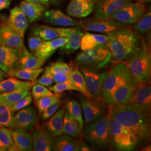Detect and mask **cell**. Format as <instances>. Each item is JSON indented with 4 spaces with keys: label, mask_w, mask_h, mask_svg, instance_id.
<instances>
[{
    "label": "cell",
    "mask_w": 151,
    "mask_h": 151,
    "mask_svg": "<svg viewBox=\"0 0 151 151\" xmlns=\"http://www.w3.org/2000/svg\"><path fill=\"white\" fill-rule=\"evenodd\" d=\"M16 127L24 129L32 130L37 124L38 115L36 109L32 106H28L18 111L14 116Z\"/></svg>",
    "instance_id": "16"
},
{
    "label": "cell",
    "mask_w": 151,
    "mask_h": 151,
    "mask_svg": "<svg viewBox=\"0 0 151 151\" xmlns=\"http://www.w3.org/2000/svg\"><path fill=\"white\" fill-rule=\"evenodd\" d=\"M52 76L54 82L56 83L59 82H63L65 81L70 80V75H67L65 73L61 72H52L49 73Z\"/></svg>",
    "instance_id": "48"
},
{
    "label": "cell",
    "mask_w": 151,
    "mask_h": 151,
    "mask_svg": "<svg viewBox=\"0 0 151 151\" xmlns=\"http://www.w3.org/2000/svg\"><path fill=\"white\" fill-rule=\"evenodd\" d=\"M80 142L75 138L64 134L59 135L52 140V150L54 151H78Z\"/></svg>",
    "instance_id": "26"
},
{
    "label": "cell",
    "mask_w": 151,
    "mask_h": 151,
    "mask_svg": "<svg viewBox=\"0 0 151 151\" xmlns=\"http://www.w3.org/2000/svg\"><path fill=\"white\" fill-rule=\"evenodd\" d=\"M32 88V93L34 100H38L42 97L50 96L54 94L49 89L46 88V87L38 83L35 84L34 83Z\"/></svg>",
    "instance_id": "42"
},
{
    "label": "cell",
    "mask_w": 151,
    "mask_h": 151,
    "mask_svg": "<svg viewBox=\"0 0 151 151\" xmlns=\"http://www.w3.org/2000/svg\"><path fill=\"white\" fill-rule=\"evenodd\" d=\"M109 105V113L119 124L131 131L139 142L147 139L151 134L149 116L133 106L117 104Z\"/></svg>",
    "instance_id": "1"
},
{
    "label": "cell",
    "mask_w": 151,
    "mask_h": 151,
    "mask_svg": "<svg viewBox=\"0 0 151 151\" xmlns=\"http://www.w3.org/2000/svg\"><path fill=\"white\" fill-rule=\"evenodd\" d=\"M79 70L85 79L92 98L96 100L101 99L102 87L108 72H100L95 68L87 67H80Z\"/></svg>",
    "instance_id": "10"
},
{
    "label": "cell",
    "mask_w": 151,
    "mask_h": 151,
    "mask_svg": "<svg viewBox=\"0 0 151 151\" xmlns=\"http://www.w3.org/2000/svg\"><path fill=\"white\" fill-rule=\"evenodd\" d=\"M11 130L8 128L0 127V148L2 151H8L9 148L14 144Z\"/></svg>",
    "instance_id": "40"
},
{
    "label": "cell",
    "mask_w": 151,
    "mask_h": 151,
    "mask_svg": "<svg viewBox=\"0 0 151 151\" xmlns=\"http://www.w3.org/2000/svg\"><path fill=\"white\" fill-rule=\"evenodd\" d=\"M132 75L141 83H149L151 78V50L143 41L139 51L125 62Z\"/></svg>",
    "instance_id": "4"
},
{
    "label": "cell",
    "mask_w": 151,
    "mask_h": 151,
    "mask_svg": "<svg viewBox=\"0 0 151 151\" xmlns=\"http://www.w3.org/2000/svg\"><path fill=\"white\" fill-rule=\"evenodd\" d=\"M108 72L103 83L101 99L104 104H113L114 92L126 82H139L132 75L125 62H118Z\"/></svg>",
    "instance_id": "3"
},
{
    "label": "cell",
    "mask_w": 151,
    "mask_h": 151,
    "mask_svg": "<svg viewBox=\"0 0 151 151\" xmlns=\"http://www.w3.org/2000/svg\"><path fill=\"white\" fill-rule=\"evenodd\" d=\"M6 23L22 38H24L29 25V21L19 6H16L10 10V16Z\"/></svg>",
    "instance_id": "18"
},
{
    "label": "cell",
    "mask_w": 151,
    "mask_h": 151,
    "mask_svg": "<svg viewBox=\"0 0 151 151\" xmlns=\"http://www.w3.org/2000/svg\"><path fill=\"white\" fill-rule=\"evenodd\" d=\"M130 105L149 116L151 106V87L149 83H139L136 88Z\"/></svg>",
    "instance_id": "11"
},
{
    "label": "cell",
    "mask_w": 151,
    "mask_h": 151,
    "mask_svg": "<svg viewBox=\"0 0 151 151\" xmlns=\"http://www.w3.org/2000/svg\"><path fill=\"white\" fill-rule=\"evenodd\" d=\"M61 93H55L53 95L45 96V97L40 98L35 101V105L38 109V111L41 115L44 111L50 106L51 105L53 104L58 101L60 100V98L62 97Z\"/></svg>",
    "instance_id": "39"
},
{
    "label": "cell",
    "mask_w": 151,
    "mask_h": 151,
    "mask_svg": "<svg viewBox=\"0 0 151 151\" xmlns=\"http://www.w3.org/2000/svg\"><path fill=\"white\" fill-rule=\"evenodd\" d=\"M49 90L55 93H60L62 92L68 90L76 91L75 87L73 86L70 80L65 81L63 82L57 83L52 86H49Z\"/></svg>",
    "instance_id": "43"
},
{
    "label": "cell",
    "mask_w": 151,
    "mask_h": 151,
    "mask_svg": "<svg viewBox=\"0 0 151 151\" xmlns=\"http://www.w3.org/2000/svg\"><path fill=\"white\" fill-rule=\"evenodd\" d=\"M70 80L76 91L81 92L85 97L91 99V95L87 88L85 79L78 67L73 68L70 76Z\"/></svg>",
    "instance_id": "31"
},
{
    "label": "cell",
    "mask_w": 151,
    "mask_h": 151,
    "mask_svg": "<svg viewBox=\"0 0 151 151\" xmlns=\"http://www.w3.org/2000/svg\"><path fill=\"white\" fill-rule=\"evenodd\" d=\"M136 1L144 4H146L151 3V0H136Z\"/></svg>",
    "instance_id": "54"
},
{
    "label": "cell",
    "mask_w": 151,
    "mask_h": 151,
    "mask_svg": "<svg viewBox=\"0 0 151 151\" xmlns=\"http://www.w3.org/2000/svg\"><path fill=\"white\" fill-rule=\"evenodd\" d=\"M109 127L110 143L118 151H128L139 142L135 135L114 118L109 113Z\"/></svg>",
    "instance_id": "5"
},
{
    "label": "cell",
    "mask_w": 151,
    "mask_h": 151,
    "mask_svg": "<svg viewBox=\"0 0 151 151\" xmlns=\"http://www.w3.org/2000/svg\"><path fill=\"white\" fill-rule=\"evenodd\" d=\"M54 82H55L52 76L46 70H45L42 77L36 81V83H38L46 87L50 86Z\"/></svg>",
    "instance_id": "47"
},
{
    "label": "cell",
    "mask_w": 151,
    "mask_h": 151,
    "mask_svg": "<svg viewBox=\"0 0 151 151\" xmlns=\"http://www.w3.org/2000/svg\"><path fill=\"white\" fill-rule=\"evenodd\" d=\"M74 27H55L56 30L59 33L60 37V38H68L70 32L73 30Z\"/></svg>",
    "instance_id": "49"
},
{
    "label": "cell",
    "mask_w": 151,
    "mask_h": 151,
    "mask_svg": "<svg viewBox=\"0 0 151 151\" xmlns=\"http://www.w3.org/2000/svg\"><path fill=\"white\" fill-rule=\"evenodd\" d=\"M32 34L44 40H50L60 38L59 33L55 27L42 25H35L32 29Z\"/></svg>",
    "instance_id": "36"
},
{
    "label": "cell",
    "mask_w": 151,
    "mask_h": 151,
    "mask_svg": "<svg viewBox=\"0 0 151 151\" xmlns=\"http://www.w3.org/2000/svg\"><path fill=\"white\" fill-rule=\"evenodd\" d=\"M0 151H2V150L1 148H0Z\"/></svg>",
    "instance_id": "58"
},
{
    "label": "cell",
    "mask_w": 151,
    "mask_h": 151,
    "mask_svg": "<svg viewBox=\"0 0 151 151\" xmlns=\"http://www.w3.org/2000/svg\"><path fill=\"white\" fill-rule=\"evenodd\" d=\"M139 83V82H126L118 87L114 92V104L121 105L129 104Z\"/></svg>",
    "instance_id": "21"
},
{
    "label": "cell",
    "mask_w": 151,
    "mask_h": 151,
    "mask_svg": "<svg viewBox=\"0 0 151 151\" xmlns=\"http://www.w3.org/2000/svg\"><path fill=\"white\" fill-rule=\"evenodd\" d=\"M66 111L68 112L70 117L78 122L80 127L82 129L83 127V120L82 115V109L80 104L74 99L68 101L65 104Z\"/></svg>",
    "instance_id": "38"
},
{
    "label": "cell",
    "mask_w": 151,
    "mask_h": 151,
    "mask_svg": "<svg viewBox=\"0 0 151 151\" xmlns=\"http://www.w3.org/2000/svg\"><path fill=\"white\" fill-rule=\"evenodd\" d=\"M30 94L28 90L0 92V101L11 107L17 102Z\"/></svg>",
    "instance_id": "37"
},
{
    "label": "cell",
    "mask_w": 151,
    "mask_h": 151,
    "mask_svg": "<svg viewBox=\"0 0 151 151\" xmlns=\"http://www.w3.org/2000/svg\"><path fill=\"white\" fill-rule=\"evenodd\" d=\"M45 40L32 34L28 39V47L30 52L34 54L41 47Z\"/></svg>",
    "instance_id": "44"
},
{
    "label": "cell",
    "mask_w": 151,
    "mask_h": 151,
    "mask_svg": "<svg viewBox=\"0 0 151 151\" xmlns=\"http://www.w3.org/2000/svg\"><path fill=\"white\" fill-rule=\"evenodd\" d=\"M83 34L80 27H74L73 30L67 38L66 43L60 48L61 54H72L80 48L81 38Z\"/></svg>",
    "instance_id": "30"
},
{
    "label": "cell",
    "mask_w": 151,
    "mask_h": 151,
    "mask_svg": "<svg viewBox=\"0 0 151 151\" xmlns=\"http://www.w3.org/2000/svg\"><path fill=\"white\" fill-rule=\"evenodd\" d=\"M32 1L40 3L43 5H48L50 2H51V0H32Z\"/></svg>",
    "instance_id": "52"
},
{
    "label": "cell",
    "mask_w": 151,
    "mask_h": 151,
    "mask_svg": "<svg viewBox=\"0 0 151 151\" xmlns=\"http://www.w3.org/2000/svg\"><path fill=\"white\" fill-rule=\"evenodd\" d=\"M146 4L139 2H130L115 12L108 19L131 25L138 21L146 12Z\"/></svg>",
    "instance_id": "9"
},
{
    "label": "cell",
    "mask_w": 151,
    "mask_h": 151,
    "mask_svg": "<svg viewBox=\"0 0 151 151\" xmlns=\"http://www.w3.org/2000/svg\"><path fill=\"white\" fill-rule=\"evenodd\" d=\"M21 50L0 44V69L5 74L14 68Z\"/></svg>",
    "instance_id": "17"
},
{
    "label": "cell",
    "mask_w": 151,
    "mask_h": 151,
    "mask_svg": "<svg viewBox=\"0 0 151 151\" xmlns=\"http://www.w3.org/2000/svg\"><path fill=\"white\" fill-rule=\"evenodd\" d=\"M151 28V6L140 19L132 25V29L140 35H144L150 32Z\"/></svg>",
    "instance_id": "34"
},
{
    "label": "cell",
    "mask_w": 151,
    "mask_h": 151,
    "mask_svg": "<svg viewBox=\"0 0 151 151\" xmlns=\"http://www.w3.org/2000/svg\"><path fill=\"white\" fill-rule=\"evenodd\" d=\"M34 83L32 81H22L15 77H11L0 81V92L19 90L29 91Z\"/></svg>",
    "instance_id": "29"
},
{
    "label": "cell",
    "mask_w": 151,
    "mask_h": 151,
    "mask_svg": "<svg viewBox=\"0 0 151 151\" xmlns=\"http://www.w3.org/2000/svg\"><path fill=\"white\" fill-rule=\"evenodd\" d=\"M142 151H151V145H149L148 146H146L143 148V150H142Z\"/></svg>",
    "instance_id": "56"
},
{
    "label": "cell",
    "mask_w": 151,
    "mask_h": 151,
    "mask_svg": "<svg viewBox=\"0 0 151 151\" xmlns=\"http://www.w3.org/2000/svg\"><path fill=\"white\" fill-rule=\"evenodd\" d=\"M0 44L19 49H22L25 46L24 38L6 22L0 26Z\"/></svg>",
    "instance_id": "19"
},
{
    "label": "cell",
    "mask_w": 151,
    "mask_h": 151,
    "mask_svg": "<svg viewBox=\"0 0 151 151\" xmlns=\"http://www.w3.org/2000/svg\"><path fill=\"white\" fill-rule=\"evenodd\" d=\"M61 106L60 100L51 105L48 108L46 109L41 114V120H45L50 118L55 113H56Z\"/></svg>",
    "instance_id": "46"
},
{
    "label": "cell",
    "mask_w": 151,
    "mask_h": 151,
    "mask_svg": "<svg viewBox=\"0 0 151 151\" xmlns=\"http://www.w3.org/2000/svg\"><path fill=\"white\" fill-rule=\"evenodd\" d=\"M95 4L91 0H70L66 8L68 16L76 19H84L93 12Z\"/></svg>",
    "instance_id": "14"
},
{
    "label": "cell",
    "mask_w": 151,
    "mask_h": 151,
    "mask_svg": "<svg viewBox=\"0 0 151 151\" xmlns=\"http://www.w3.org/2000/svg\"><path fill=\"white\" fill-rule=\"evenodd\" d=\"M43 71L44 68L42 67L35 69H12L7 74L18 79L35 82Z\"/></svg>",
    "instance_id": "32"
},
{
    "label": "cell",
    "mask_w": 151,
    "mask_h": 151,
    "mask_svg": "<svg viewBox=\"0 0 151 151\" xmlns=\"http://www.w3.org/2000/svg\"><path fill=\"white\" fill-rule=\"evenodd\" d=\"M60 1H61V0H51V2H52V4H53L54 5H58V4H60Z\"/></svg>",
    "instance_id": "57"
},
{
    "label": "cell",
    "mask_w": 151,
    "mask_h": 151,
    "mask_svg": "<svg viewBox=\"0 0 151 151\" xmlns=\"http://www.w3.org/2000/svg\"><path fill=\"white\" fill-rule=\"evenodd\" d=\"M80 27L86 32L100 33L110 35L120 30L129 27L120 22L110 19H98L95 17L88 18L79 22Z\"/></svg>",
    "instance_id": "8"
},
{
    "label": "cell",
    "mask_w": 151,
    "mask_h": 151,
    "mask_svg": "<svg viewBox=\"0 0 151 151\" xmlns=\"http://www.w3.org/2000/svg\"><path fill=\"white\" fill-rule=\"evenodd\" d=\"M65 111L63 108L58 110L49 118L45 124V128L52 138H55L63 134V125Z\"/></svg>",
    "instance_id": "27"
},
{
    "label": "cell",
    "mask_w": 151,
    "mask_h": 151,
    "mask_svg": "<svg viewBox=\"0 0 151 151\" xmlns=\"http://www.w3.org/2000/svg\"><path fill=\"white\" fill-rule=\"evenodd\" d=\"M14 113L11 107L0 101V127L11 129L15 128Z\"/></svg>",
    "instance_id": "33"
},
{
    "label": "cell",
    "mask_w": 151,
    "mask_h": 151,
    "mask_svg": "<svg viewBox=\"0 0 151 151\" xmlns=\"http://www.w3.org/2000/svg\"><path fill=\"white\" fill-rule=\"evenodd\" d=\"M80 125L77 121L70 117L68 112L65 110L63 117V133L74 138L78 137L81 133Z\"/></svg>",
    "instance_id": "35"
},
{
    "label": "cell",
    "mask_w": 151,
    "mask_h": 151,
    "mask_svg": "<svg viewBox=\"0 0 151 151\" xmlns=\"http://www.w3.org/2000/svg\"><path fill=\"white\" fill-rule=\"evenodd\" d=\"M32 96L30 95V93L29 95L22 98V100H20L16 104H15L13 106H12L11 109L14 113H15L24 108L29 106L31 104V103H32Z\"/></svg>",
    "instance_id": "45"
},
{
    "label": "cell",
    "mask_w": 151,
    "mask_h": 151,
    "mask_svg": "<svg viewBox=\"0 0 151 151\" xmlns=\"http://www.w3.org/2000/svg\"><path fill=\"white\" fill-rule=\"evenodd\" d=\"M91 1H93V0H91Z\"/></svg>",
    "instance_id": "59"
},
{
    "label": "cell",
    "mask_w": 151,
    "mask_h": 151,
    "mask_svg": "<svg viewBox=\"0 0 151 151\" xmlns=\"http://www.w3.org/2000/svg\"><path fill=\"white\" fill-rule=\"evenodd\" d=\"M11 4L10 0H0V11L9 7Z\"/></svg>",
    "instance_id": "50"
},
{
    "label": "cell",
    "mask_w": 151,
    "mask_h": 151,
    "mask_svg": "<svg viewBox=\"0 0 151 151\" xmlns=\"http://www.w3.org/2000/svg\"><path fill=\"white\" fill-rule=\"evenodd\" d=\"M79 151H92L91 148L85 142H81L79 147Z\"/></svg>",
    "instance_id": "51"
},
{
    "label": "cell",
    "mask_w": 151,
    "mask_h": 151,
    "mask_svg": "<svg viewBox=\"0 0 151 151\" xmlns=\"http://www.w3.org/2000/svg\"><path fill=\"white\" fill-rule=\"evenodd\" d=\"M33 151H52V140L45 128L39 124L35 125L32 129Z\"/></svg>",
    "instance_id": "13"
},
{
    "label": "cell",
    "mask_w": 151,
    "mask_h": 151,
    "mask_svg": "<svg viewBox=\"0 0 151 151\" xmlns=\"http://www.w3.org/2000/svg\"><path fill=\"white\" fill-rule=\"evenodd\" d=\"M106 44L111 60L116 62H125L135 55L142 46L144 40L130 27H126L110 35Z\"/></svg>",
    "instance_id": "2"
},
{
    "label": "cell",
    "mask_w": 151,
    "mask_h": 151,
    "mask_svg": "<svg viewBox=\"0 0 151 151\" xmlns=\"http://www.w3.org/2000/svg\"><path fill=\"white\" fill-rule=\"evenodd\" d=\"M67 41V38H57L44 41L38 51L34 54L45 61L49 59L57 49L60 48Z\"/></svg>",
    "instance_id": "25"
},
{
    "label": "cell",
    "mask_w": 151,
    "mask_h": 151,
    "mask_svg": "<svg viewBox=\"0 0 151 151\" xmlns=\"http://www.w3.org/2000/svg\"><path fill=\"white\" fill-rule=\"evenodd\" d=\"M80 103L86 124L93 122L103 116L101 106L90 98L81 96Z\"/></svg>",
    "instance_id": "20"
},
{
    "label": "cell",
    "mask_w": 151,
    "mask_h": 151,
    "mask_svg": "<svg viewBox=\"0 0 151 151\" xmlns=\"http://www.w3.org/2000/svg\"><path fill=\"white\" fill-rule=\"evenodd\" d=\"M30 52L24 46L21 50L19 57L14 69H35L41 68L45 63Z\"/></svg>",
    "instance_id": "23"
},
{
    "label": "cell",
    "mask_w": 151,
    "mask_h": 151,
    "mask_svg": "<svg viewBox=\"0 0 151 151\" xmlns=\"http://www.w3.org/2000/svg\"><path fill=\"white\" fill-rule=\"evenodd\" d=\"M8 151H18V149L17 148L16 145L15 144L12 145V146L9 148V149L8 150Z\"/></svg>",
    "instance_id": "53"
},
{
    "label": "cell",
    "mask_w": 151,
    "mask_h": 151,
    "mask_svg": "<svg viewBox=\"0 0 151 151\" xmlns=\"http://www.w3.org/2000/svg\"><path fill=\"white\" fill-rule=\"evenodd\" d=\"M111 60L110 50L106 44L93 48L82 50L76 55L75 62L79 67L95 69L103 68Z\"/></svg>",
    "instance_id": "6"
},
{
    "label": "cell",
    "mask_w": 151,
    "mask_h": 151,
    "mask_svg": "<svg viewBox=\"0 0 151 151\" xmlns=\"http://www.w3.org/2000/svg\"><path fill=\"white\" fill-rule=\"evenodd\" d=\"M72 69L73 67L65 62L58 60L52 63L50 65L47 67L45 70L47 71L49 73L61 72L70 75Z\"/></svg>",
    "instance_id": "41"
},
{
    "label": "cell",
    "mask_w": 151,
    "mask_h": 151,
    "mask_svg": "<svg viewBox=\"0 0 151 151\" xmlns=\"http://www.w3.org/2000/svg\"><path fill=\"white\" fill-rule=\"evenodd\" d=\"M19 7L25 14L29 22L38 21L46 11V7L40 3L32 0H24L20 3Z\"/></svg>",
    "instance_id": "22"
},
{
    "label": "cell",
    "mask_w": 151,
    "mask_h": 151,
    "mask_svg": "<svg viewBox=\"0 0 151 151\" xmlns=\"http://www.w3.org/2000/svg\"><path fill=\"white\" fill-rule=\"evenodd\" d=\"M44 21L49 24L62 27H80L79 22L59 10H49L44 13Z\"/></svg>",
    "instance_id": "15"
},
{
    "label": "cell",
    "mask_w": 151,
    "mask_h": 151,
    "mask_svg": "<svg viewBox=\"0 0 151 151\" xmlns=\"http://www.w3.org/2000/svg\"><path fill=\"white\" fill-rule=\"evenodd\" d=\"M85 140L92 146L106 147L110 143L109 116L103 115L97 120L87 124L84 132Z\"/></svg>",
    "instance_id": "7"
},
{
    "label": "cell",
    "mask_w": 151,
    "mask_h": 151,
    "mask_svg": "<svg viewBox=\"0 0 151 151\" xmlns=\"http://www.w3.org/2000/svg\"><path fill=\"white\" fill-rule=\"evenodd\" d=\"M133 0H93L94 16L98 19H108L115 12Z\"/></svg>",
    "instance_id": "12"
},
{
    "label": "cell",
    "mask_w": 151,
    "mask_h": 151,
    "mask_svg": "<svg viewBox=\"0 0 151 151\" xmlns=\"http://www.w3.org/2000/svg\"><path fill=\"white\" fill-rule=\"evenodd\" d=\"M5 77V73L0 69V81L4 79Z\"/></svg>",
    "instance_id": "55"
},
{
    "label": "cell",
    "mask_w": 151,
    "mask_h": 151,
    "mask_svg": "<svg viewBox=\"0 0 151 151\" xmlns=\"http://www.w3.org/2000/svg\"><path fill=\"white\" fill-rule=\"evenodd\" d=\"M110 38V35L84 32L81 38L80 48L81 50H85L106 44Z\"/></svg>",
    "instance_id": "28"
},
{
    "label": "cell",
    "mask_w": 151,
    "mask_h": 151,
    "mask_svg": "<svg viewBox=\"0 0 151 151\" xmlns=\"http://www.w3.org/2000/svg\"><path fill=\"white\" fill-rule=\"evenodd\" d=\"M11 135L18 151H33L32 135L27 130L16 127L11 130Z\"/></svg>",
    "instance_id": "24"
}]
</instances>
